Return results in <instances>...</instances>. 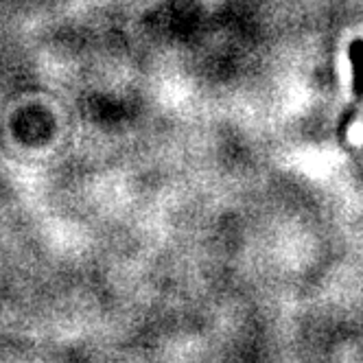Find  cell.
<instances>
[{
  "mask_svg": "<svg viewBox=\"0 0 363 363\" xmlns=\"http://www.w3.org/2000/svg\"><path fill=\"white\" fill-rule=\"evenodd\" d=\"M350 64H352V92L357 101H363V40L350 44Z\"/></svg>",
  "mask_w": 363,
  "mask_h": 363,
  "instance_id": "cell-1",
  "label": "cell"
}]
</instances>
